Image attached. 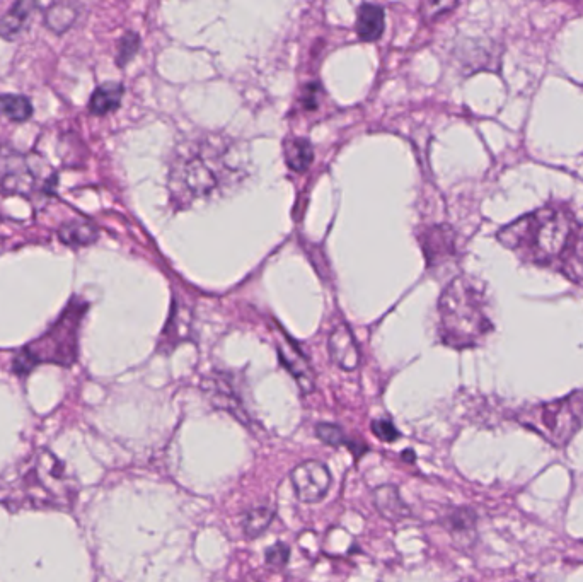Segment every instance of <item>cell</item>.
Returning a JSON list of instances; mask_svg holds the SVG:
<instances>
[{"instance_id":"24","label":"cell","mask_w":583,"mask_h":582,"mask_svg":"<svg viewBox=\"0 0 583 582\" xmlns=\"http://www.w3.org/2000/svg\"><path fill=\"white\" fill-rule=\"evenodd\" d=\"M370 429L376 434L384 443H396L399 439V431L391 419H376L372 420Z\"/></svg>"},{"instance_id":"11","label":"cell","mask_w":583,"mask_h":582,"mask_svg":"<svg viewBox=\"0 0 583 582\" xmlns=\"http://www.w3.org/2000/svg\"><path fill=\"white\" fill-rule=\"evenodd\" d=\"M374 504L377 511L389 521H401L410 518L411 509L399 494L396 485H381L374 490Z\"/></svg>"},{"instance_id":"8","label":"cell","mask_w":583,"mask_h":582,"mask_svg":"<svg viewBox=\"0 0 583 582\" xmlns=\"http://www.w3.org/2000/svg\"><path fill=\"white\" fill-rule=\"evenodd\" d=\"M290 482L294 485L299 501L306 504L323 501L331 485V473L328 466L318 460L302 461L290 473Z\"/></svg>"},{"instance_id":"23","label":"cell","mask_w":583,"mask_h":582,"mask_svg":"<svg viewBox=\"0 0 583 582\" xmlns=\"http://www.w3.org/2000/svg\"><path fill=\"white\" fill-rule=\"evenodd\" d=\"M140 47V38L137 33H127V35L123 36L122 40H120V47H118V65L123 67V65H127L130 60L133 59V55L139 52Z\"/></svg>"},{"instance_id":"18","label":"cell","mask_w":583,"mask_h":582,"mask_svg":"<svg viewBox=\"0 0 583 582\" xmlns=\"http://www.w3.org/2000/svg\"><path fill=\"white\" fill-rule=\"evenodd\" d=\"M285 159H287L290 169H294L297 173L306 171L314 159V149H312L311 142L304 137H292V139L287 140Z\"/></svg>"},{"instance_id":"17","label":"cell","mask_w":583,"mask_h":582,"mask_svg":"<svg viewBox=\"0 0 583 582\" xmlns=\"http://www.w3.org/2000/svg\"><path fill=\"white\" fill-rule=\"evenodd\" d=\"M316 434H318L319 439L323 441L324 444L328 446H345V448L350 449L357 458L364 456L369 448L367 444L362 443V441H353L352 437H348L341 427L335 424H319L316 427Z\"/></svg>"},{"instance_id":"4","label":"cell","mask_w":583,"mask_h":582,"mask_svg":"<svg viewBox=\"0 0 583 582\" xmlns=\"http://www.w3.org/2000/svg\"><path fill=\"white\" fill-rule=\"evenodd\" d=\"M76 497L64 465L47 451L29 456L14 470L6 484H0V502L35 509H65Z\"/></svg>"},{"instance_id":"16","label":"cell","mask_w":583,"mask_h":582,"mask_svg":"<svg viewBox=\"0 0 583 582\" xmlns=\"http://www.w3.org/2000/svg\"><path fill=\"white\" fill-rule=\"evenodd\" d=\"M58 236L62 239V243L76 248V246L93 245L94 241L98 239L99 233L91 222L72 221L60 227Z\"/></svg>"},{"instance_id":"6","label":"cell","mask_w":583,"mask_h":582,"mask_svg":"<svg viewBox=\"0 0 583 582\" xmlns=\"http://www.w3.org/2000/svg\"><path fill=\"white\" fill-rule=\"evenodd\" d=\"M520 422L558 448L572 441L583 424V391L565 396L556 402L526 408Z\"/></svg>"},{"instance_id":"10","label":"cell","mask_w":583,"mask_h":582,"mask_svg":"<svg viewBox=\"0 0 583 582\" xmlns=\"http://www.w3.org/2000/svg\"><path fill=\"white\" fill-rule=\"evenodd\" d=\"M331 361L343 371H355L360 366V350L352 330L347 325L336 326L328 342Z\"/></svg>"},{"instance_id":"13","label":"cell","mask_w":583,"mask_h":582,"mask_svg":"<svg viewBox=\"0 0 583 582\" xmlns=\"http://www.w3.org/2000/svg\"><path fill=\"white\" fill-rule=\"evenodd\" d=\"M38 9L36 2H18L11 7V11L7 12L4 19L0 21V36L6 40H12L21 33V31L28 26L29 19L33 16V12Z\"/></svg>"},{"instance_id":"21","label":"cell","mask_w":583,"mask_h":582,"mask_svg":"<svg viewBox=\"0 0 583 582\" xmlns=\"http://www.w3.org/2000/svg\"><path fill=\"white\" fill-rule=\"evenodd\" d=\"M76 19V7L60 2V4H53L48 9L45 21H47L50 30L55 31V33H64V31L69 30L72 24L76 23Z\"/></svg>"},{"instance_id":"19","label":"cell","mask_w":583,"mask_h":582,"mask_svg":"<svg viewBox=\"0 0 583 582\" xmlns=\"http://www.w3.org/2000/svg\"><path fill=\"white\" fill-rule=\"evenodd\" d=\"M273 519H275V511L270 509V507H254V509L244 514V536L249 538V540L258 538V536L263 535L268 530V526L272 524Z\"/></svg>"},{"instance_id":"14","label":"cell","mask_w":583,"mask_h":582,"mask_svg":"<svg viewBox=\"0 0 583 582\" xmlns=\"http://www.w3.org/2000/svg\"><path fill=\"white\" fill-rule=\"evenodd\" d=\"M123 86L118 82L101 84L89 101V110L94 115H108L122 105Z\"/></svg>"},{"instance_id":"7","label":"cell","mask_w":583,"mask_h":582,"mask_svg":"<svg viewBox=\"0 0 583 582\" xmlns=\"http://www.w3.org/2000/svg\"><path fill=\"white\" fill-rule=\"evenodd\" d=\"M57 181L47 161L35 154H21L14 149H0V188L12 195L50 192Z\"/></svg>"},{"instance_id":"22","label":"cell","mask_w":583,"mask_h":582,"mask_svg":"<svg viewBox=\"0 0 583 582\" xmlns=\"http://www.w3.org/2000/svg\"><path fill=\"white\" fill-rule=\"evenodd\" d=\"M447 528L459 542H469L473 538L474 519L471 511H456L447 519Z\"/></svg>"},{"instance_id":"9","label":"cell","mask_w":583,"mask_h":582,"mask_svg":"<svg viewBox=\"0 0 583 582\" xmlns=\"http://www.w3.org/2000/svg\"><path fill=\"white\" fill-rule=\"evenodd\" d=\"M278 335L280 338H278L277 350L280 361L294 376L297 385L301 386V390L304 393H311L316 388V379H314L311 364L307 362L299 347L294 342H290L289 338L285 337L280 330H278Z\"/></svg>"},{"instance_id":"3","label":"cell","mask_w":583,"mask_h":582,"mask_svg":"<svg viewBox=\"0 0 583 582\" xmlns=\"http://www.w3.org/2000/svg\"><path fill=\"white\" fill-rule=\"evenodd\" d=\"M440 340L452 349L480 344L493 330L486 289L471 277H456L445 287L439 301Z\"/></svg>"},{"instance_id":"25","label":"cell","mask_w":583,"mask_h":582,"mask_svg":"<svg viewBox=\"0 0 583 582\" xmlns=\"http://www.w3.org/2000/svg\"><path fill=\"white\" fill-rule=\"evenodd\" d=\"M266 564L275 569H282L289 564L290 550L285 543L278 542L265 552Z\"/></svg>"},{"instance_id":"5","label":"cell","mask_w":583,"mask_h":582,"mask_svg":"<svg viewBox=\"0 0 583 582\" xmlns=\"http://www.w3.org/2000/svg\"><path fill=\"white\" fill-rule=\"evenodd\" d=\"M86 308L82 299H74L45 335L24 347L14 361V371L28 374L38 364L72 366L79 352V330Z\"/></svg>"},{"instance_id":"2","label":"cell","mask_w":583,"mask_h":582,"mask_svg":"<svg viewBox=\"0 0 583 582\" xmlns=\"http://www.w3.org/2000/svg\"><path fill=\"white\" fill-rule=\"evenodd\" d=\"M503 245L522 260L563 274H577L583 263V224L565 205H548L512 222L498 233Z\"/></svg>"},{"instance_id":"12","label":"cell","mask_w":583,"mask_h":582,"mask_svg":"<svg viewBox=\"0 0 583 582\" xmlns=\"http://www.w3.org/2000/svg\"><path fill=\"white\" fill-rule=\"evenodd\" d=\"M384 24H386V16L382 7L364 4L358 9L355 30L360 40L376 41L377 38H381L384 33Z\"/></svg>"},{"instance_id":"15","label":"cell","mask_w":583,"mask_h":582,"mask_svg":"<svg viewBox=\"0 0 583 582\" xmlns=\"http://www.w3.org/2000/svg\"><path fill=\"white\" fill-rule=\"evenodd\" d=\"M425 236L427 239L423 241V250L428 262H444L442 258L449 257L454 250L451 231H445V227H433Z\"/></svg>"},{"instance_id":"20","label":"cell","mask_w":583,"mask_h":582,"mask_svg":"<svg viewBox=\"0 0 583 582\" xmlns=\"http://www.w3.org/2000/svg\"><path fill=\"white\" fill-rule=\"evenodd\" d=\"M0 113L14 122H26L33 115V105L26 96L0 94Z\"/></svg>"},{"instance_id":"1","label":"cell","mask_w":583,"mask_h":582,"mask_svg":"<svg viewBox=\"0 0 583 582\" xmlns=\"http://www.w3.org/2000/svg\"><path fill=\"white\" fill-rule=\"evenodd\" d=\"M248 178V161L236 140L198 134L179 140L169 164V195L178 210L236 190Z\"/></svg>"}]
</instances>
